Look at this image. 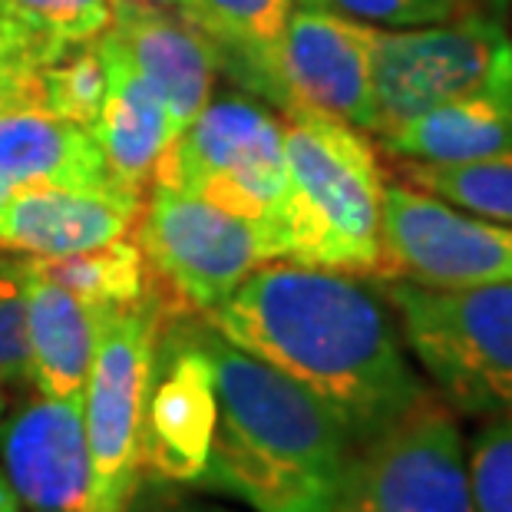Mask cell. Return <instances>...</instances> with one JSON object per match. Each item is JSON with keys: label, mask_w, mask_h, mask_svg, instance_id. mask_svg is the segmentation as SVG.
Here are the masks:
<instances>
[{"label": "cell", "mask_w": 512, "mask_h": 512, "mask_svg": "<svg viewBox=\"0 0 512 512\" xmlns=\"http://www.w3.org/2000/svg\"><path fill=\"white\" fill-rule=\"evenodd\" d=\"M110 30L166 106L169 133H182L209 103L219 73L209 40L185 17L146 0H110Z\"/></svg>", "instance_id": "obj_15"}, {"label": "cell", "mask_w": 512, "mask_h": 512, "mask_svg": "<svg viewBox=\"0 0 512 512\" xmlns=\"http://www.w3.org/2000/svg\"><path fill=\"white\" fill-rule=\"evenodd\" d=\"M146 199L123 189L17 185L0 202V252L60 258L123 238Z\"/></svg>", "instance_id": "obj_14"}, {"label": "cell", "mask_w": 512, "mask_h": 512, "mask_svg": "<svg viewBox=\"0 0 512 512\" xmlns=\"http://www.w3.org/2000/svg\"><path fill=\"white\" fill-rule=\"evenodd\" d=\"M136 232L156 285L189 314H209L258 265L275 261L258 222L166 185H152Z\"/></svg>", "instance_id": "obj_9"}, {"label": "cell", "mask_w": 512, "mask_h": 512, "mask_svg": "<svg viewBox=\"0 0 512 512\" xmlns=\"http://www.w3.org/2000/svg\"><path fill=\"white\" fill-rule=\"evenodd\" d=\"M473 512H512V417L489 420L466 450Z\"/></svg>", "instance_id": "obj_25"}, {"label": "cell", "mask_w": 512, "mask_h": 512, "mask_svg": "<svg viewBox=\"0 0 512 512\" xmlns=\"http://www.w3.org/2000/svg\"><path fill=\"white\" fill-rule=\"evenodd\" d=\"M294 4L334 10L374 30L433 27L476 10V0H294Z\"/></svg>", "instance_id": "obj_27"}, {"label": "cell", "mask_w": 512, "mask_h": 512, "mask_svg": "<svg viewBox=\"0 0 512 512\" xmlns=\"http://www.w3.org/2000/svg\"><path fill=\"white\" fill-rule=\"evenodd\" d=\"M380 146L394 159L413 162H466L512 152V83L433 106L380 136Z\"/></svg>", "instance_id": "obj_20"}, {"label": "cell", "mask_w": 512, "mask_h": 512, "mask_svg": "<svg viewBox=\"0 0 512 512\" xmlns=\"http://www.w3.org/2000/svg\"><path fill=\"white\" fill-rule=\"evenodd\" d=\"M384 278L430 288L512 281V225L486 222L394 182L384 189Z\"/></svg>", "instance_id": "obj_11"}, {"label": "cell", "mask_w": 512, "mask_h": 512, "mask_svg": "<svg viewBox=\"0 0 512 512\" xmlns=\"http://www.w3.org/2000/svg\"><path fill=\"white\" fill-rule=\"evenodd\" d=\"M403 344L453 413L512 417V281L430 288L380 278Z\"/></svg>", "instance_id": "obj_4"}, {"label": "cell", "mask_w": 512, "mask_h": 512, "mask_svg": "<svg viewBox=\"0 0 512 512\" xmlns=\"http://www.w3.org/2000/svg\"><path fill=\"white\" fill-rule=\"evenodd\" d=\"M152 7H162V10H172V14L185 17L189 24L195 27L202 20V0H146Z\"/></svg>", "instance_id": "obj_30"}, {"label": "cell", "mask_w": 512, "mask_h": 512, "mask_svg": "<svg viewBox=\"0 0 512 512\" xmlns=\"http://www.w3.org/2000/svg\"><path fill=\"white\" fill-rule=\"evenodd\" d=\"M219 420L202 486L252 512H331L351 460L337 420L275 367L202 321Z\"/></svg>", "instance_id": "obj_2"}, {"label": "cell", "mask_w": 512, "mask_h": 512, "mask_svg": "<svg viewBox=\"0 0 512 512\" xmlns=\"http://www.w3.org/2000/svg\"><path fill=\"white\" fill-rule=\"evenodd\" d=\"M0 512H20L17 499H14V493H10V486H7V479L0 483Z\"/></svg>", "instance_id": "obj_31"}, {"label": "cell", "mask_w": 512, "mask_h": 512, "mask_svg": "<svg viewBox=\"0 0 512 512\" xmlns=\"http://www.w3.org/2000/svg\"><path fill=\"white\" fill-rule=\"evenodd\" d=\"M288 110L304 106L374 133V27L294 4L281 37Z\"/></svg>", "instance_id": "obj_12"}, {"label": "cell", "mask_w": 512, "mask_h": 512, "mask_svg": "<svg viewBox=\"0 0 512 512\" xmlns=\"http://www.w3.org/2000/svg\"><path fill=\"white\" fill-rule=\"evenodd\" d=\"M100 43L106 50V63H110V90H106L103 110L90 133L103 152L110 182L116 189L146 199L152 169L172 139L169 116L156 90L129 63L110 27L100 34Z\"/></svg>", "instance_id": "obj_16"}, {"label": "cell", "mask_w": 512, "mask_h": 512, "mask_svg": "<svg viewBox=\"0 0 512 512\" xmlns=\"http://www.w3.org/2000/svg\"><path fill=\"white\" fill-rule=\"evenodd\" d=\"M506 83H512V37L479 10L433 27L374 30V136Z\"/></svg>", "instance_id": "obj_7"}, {"label": "cell", "mask_w": 512, "mask_h": 512, "mask_svg": "<svg viewBox=\"0 0 512 512\" xmlns=\"http://www.w3.org/2000/svg\"><path fill=\"white\" fill-rule=\"evenodd\" d=\"M34 80H37V67L14 47V40L0 30V106H7V103L37 106Z\"/></svg>", "instance_id": "obj_29"}, {"label": "cell", "mask_w": 512, "mask_h": 512, "mask_svg": "<svg viewBox=\"0 0 512 512\" xmlns=\"http://www.w3.org/2000/svg\"><path fill=\"white\" fill-rule=\"evenodd\" d=\"M331 512H473L453 410L427 390L387 430L354 446Z\"/></svg>", "instance_id": "obj_8"}, {"label": "cell", "mask_w": 512, "mask_h": 512, "mask_svg": "<svg viewBox=\"0 0 512 512\" xmlns=\"http://www.w3.org/2000/svg\"><path fill=\"white\" fill-rule=\"evenodd\" d=\"M106 90H110V63L100 37L76 43L63 57L40 67L34 80L37 106L83 129H93Z\"/></svg>", "instance_id": "obj_24"}, {"label": "cell", "mask_w": 512, "mask_h": 512, "mask_svg": "<svg viewBox=\"0 0 512 512\" xmlns=\"http://www.w3.org/2000/svg\"><path fill=\"white\" fill-rule=\"evenodd\" d=\"M0 413H4V384H0Z\"/></svg>", "instance_id": "obj_32"}, {"label": "cell", "mask_w": 512, "mask_h": 512, "mask_svg": "<svg viewBox=\"0 0 512 512\" xmlns=\"http://www.w3.org/2000/svg\"><path fill=\"white\" fill-rule=\"evenodd\" d=\"M0 185L110 189L113 182L90 129L34 103H7L0 106Z\"/></svg>", "instance_id": "obj_17"}, {"label": "cell", "mask_w": 512, "mask_h": 512, "mask_svg": "<svg viewBox=\"0 0 512 512\" xmlns=\"http://www.w3.org/2000/svg\"><path fill=\"white\" fill-rule=\"evenodd\" d=\"M0 384H30L24 255L0 252Z\"/></svg>", "instance_id": "obj_26"}, {"label": "cell", "mask_w": 512, "mask_h": 512, "mask_svg": "<svg viewBox=\"0 0 512 512\" xmlns=\"http://www.w3.org/2000/svg\"><path fill=\"white\" fill-rule=\"evenodd\" d=\"M219 394L202 321L169 314L162 321L143 407V476L199 489L209 466Z\"/></svg>", "instance_id": "obj_10"}, {"label": "cell", "mask_w": 512, "mask_h": 512, "mask_svg": "<svg viewBox=\"0 0 512 512\" xmlns=\"http://www.w3.org/2000/svg\"><path fill=\"white\" fill-rule=\"evenodd\" d=\"M24 281L30 384L43 397H83L100 311H93L73 291L40 275L30 258H24Z\"/></svg>", "instance_id": "obj_18"}, {"label": "cell", "mask_w": 512, "mask_h": 512, "mask_svg": "<svg viewBox=\"0 0 512 512\" xmlns=\"http://www.w3.org/2000/svg\"><path fill=\"white\" fill-rule=\"evenodd\" d=\"M0 483H4V476H0Z\"/></svg>", "instance_id": "obj_34"}, {"label": "cell", "mask_w": 512, "mask_h": 512, "mask_svg": "<svg viewBox=\"0 0 512 512\" xmlns=\"http://www.w3.org/2000/svg\"><path fill=\"white\" fill-rule=\"evenodd\" d=\"M40 275L57 281L93 311L133 308L152 291V271L139 242L113 238L100 248L60 258H30Z\"/></svg>", "instance_id": "obj_21"}, {"label": "cell", "mask_w": 512, "mask_h": 512, "mask_svg": "<svg viewBox=\"0 0 512 512\" xmlns=\"http://www.w3.org/2000/svg\"><path fill=\"white\" fill-rule=\"evenodd\" d=\"M123 512H232V509L202 503V499L185 493V486L166 483V479L156 476H143Z\"/></svg>", "instance_id": "obj_28"}, {"label": "cell", "mask_w": 512, "mask_h": 512, "mask_svg": "<svg viewBox=\"0 0 512 512\" xmlns=\"http://www.w3.org/2000/svg\"><path fill=\"white\" fill-rule=\"evenodd\" d=\"M152 185L199 195L245 215L271 238V219L285 192L281 119L242 96L202 106L199 116L162 149Z\"/></svg>", "instance_id": "obj_6"}, {"label": "cell", "mask_w": 512, "mask_h": 512, "mask_svg": "<svg viewBox=\"0 0 512 512\" xmlns=\"http://www.w3.org/2000/svg\"><path fill=\"white\" fill-rule=\"evenodd\" d=\"M400 179L453 209L486 222L512 225V152L466 162L397 159Z\"/></svg>", "instance_id": "obj_23"}, {"label": "cell", "mask_w": 512, "mask_h": 512, "mask_svg": "<svg viewBox=\"0 0 512 512\" xmlns=\"http://www.w3.org/2000/svg\"><path fill=\"white\" fill-rule=\"evenodd\" d=\"M205 324L311 394L351 446L387 430L430 390L380 288L344 271L265 261Z\"/></svg>", "instance_id": "obj_1"}, {"label": "cell", "mask_w": 512, "mask_h": 512, "mask_svg": "<svg viewBox=\"0 0 512 512\" xmlns=\"http://www.w3.org/2000/svg\"><path fill=\"white\" fill-rule=\"evenodd\" d=\"M106 27L110 0H0V30L37 70Z\"/></svg>", "instance_id": "obj_22"}, {"label": "cell", "mask_w": 512, "mask_h": 512, "mask_svg": "<svg viewBox=\"0 0 512 512\" xmlns=\"http://www.w3.org/2000/svg\"><path fill=\"white\" fill-rule=\"evenodd\" d=\"M4 479L24 512H83L86 460L83 397H43L20 403L0 427Z\"/></svg>", "instance_id": "obj_13"}, {"label": "cell", "mask_w": 512, "mask_h": 512, "mask_svg": "<svg viewBox=\"0 0 512 512\" xmlns=\"http://www.w3.org/2000/svg\"><path fill=\"white\" fill-rule=\"evenodd\" d=\"M294 0H202L195 27L209 40L219 70L248 93L288 110L281 80V37Z\"/></svg>", "instance_id": "obj_19"}, {"label": "cell", "mask_w": 512, "mask_h": 512, "mask_svg": "<svg viewBox=\"0 0 512 512\" xmlns=\"http://www.w3.org/2000/svg\"><path fill=\"white\" fill-rule=\"evenodd\" d=\"M10 189H7V185H0V202H4V195H7Z\"/></svg>", "instance_id": "obj_33"}, {"label": "cell", "mask_w": 512, "mask_h": 512, "mask_svg": "<svg viewBox=\"0 0 512 512\" xmlns=\"http://www.w3.org/2000/svg\"><path fill=\"white\" fill-rule=\"evenodd\" d=\"M285 192L271 219L275 261L384 278V172L364 129L291 106Z\"/></svg>", "instance_id": "obj_3"}, {"label": "cell", "mask_w": 512, "mask_h": 512, "mask_svg": "<svg viewBox=\"0 0 512 512\" xmlns=\"http://www.w3.org/2000/svg\"><path fill=\"white\" fill-rule=\"evenodd\" d=\"M189 314L156 285L133 308L100 311L90 377L83 387L86 483L83 512H123L143 479V407L162 321Z\"/></svg>", "instance_id": "obj_5"}]
</instances>
